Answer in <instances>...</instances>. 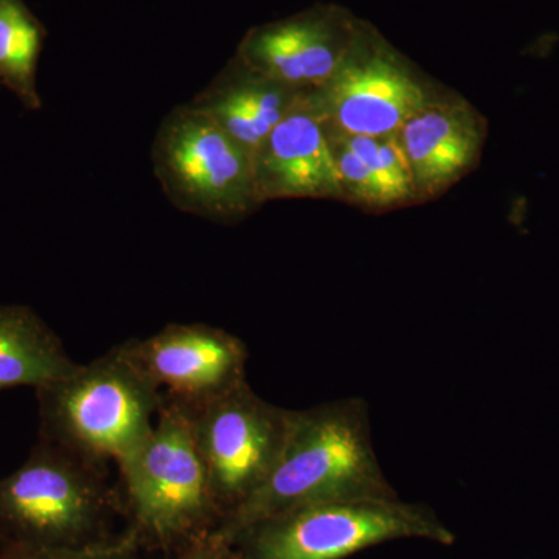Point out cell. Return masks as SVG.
Returning <instances> with one entry per match:
<instances>
[{
	"instance_id": "6da1fadb",
	"label": "cell",
	"mask_w": 559,
	"mask_h": 559,
	"mask_svg": "<svg viewBox=\"0 0 559 559\" xmlns=\"http://www.w3.org/2000/svg\"><path fill=\"white\" fill-rule=\"evenodd\" d=\"M399 499L371 439L369 406L344 399L296 411L270 480L215 530L230 540L257 522L316 503Z\"/></svg>"
},
{
	"instance_id": "7a4b0ae2",
	"label": "cell",
	"mask_w": 559,
	"mask_h": 559,
	"mask_svg": "<svg viewBox=\"0 0 559 559\" xmlns=\"http://www.w3.org/2000/svg\"><path fill=\"white\" fill-rule=\"evenodd\" d=\"M119 488L108 466L38 439L21 468L0 479V551L75 550L116 538Z\"/></svg>"
},
{
	"instance_id": "3957f363",
	"label": "cell",
	"mask_w": 559,
	"mask_h": 559,
	"mask_svg": "<svg viewBox=\"0 0 559 559\" xmlns=\"http://www.w3.org/2000/svg\"><path fill=\"white\" fill-rule=\"evenodd\" d=\"M117 465L123 536L140 550L168 557L218 528L223 511L180 404L162 396L153 432Z\"/></svg>"
},
{
	"instance_id": "277c9868",
	"label": "cell",
	"mask_w": 559,
	"mask_h": 559,
	"mask_svg": "<svg viewBox=\"0 0 559 559\" xmlns=\"http://www.w3.org/2000/svg\"><path fill=\"white\" fill-rule=\"evenodd\" d=\"M35 390L39 439L100 465L119 463L138 450L162 407L160 390L123 344Z\"/></svg>"
},
{
	"instance_id": "5b68a950",
	"label": "cell",
	"mask_w": 559,
	"mask_h": 559,
	"mask_svg": "<svg viewBox=\"0 0 559 559\" xmlns=\"http://www.w3.org/2000/svg\"><path fill=\"white\" fill-rule=\"evenodd\" d=\"M451 546L455 535L421 503L342 500L275 514L234 539L245 559H345L396 539Z\"/></svg>"
},
{
	"instance_id": "8992f818",
	"label": "cell",
	"mask_w": 559,
	"mask_h": 559,
	"mask_svg": "<svg viewBox=\"0 0 559 559\" xmlns=\"http://www.w3.org/2000/svg\"><path fill=\"white\" fill-rule=\"evenodd\" d=\"M151 160L162 191L180 212L231 224L263 204L252 154L189 103L162 120Z\"/></svg>"
},
{
	"instance_id": "52a82bcc",
	"label": "cell",
	"mask_w": 559,
	"mask_h": 559,
	"mask_svg": "<svg viewBox=\"0 0 559 559\" xmlns=\"http://www.w3.org/2000/svg\"><path fill=\"white\" fill-rule=\"evenodd\" d=\"M186 411L224 520L274 474L296 411L267 403L248 381L198 409Z\"/></svg>"
},
{
	"instance_id": "ba28073f",
	"label": "cell",
	"mask_w": 559,
	"mask_h": 559,
	"mask_svg": "<svg viewBox=\"0 0 559 559\" xmlns=\"http://www.w3.org/2000/svg\"><path fill=\"white\" fill-rule=\"evenodd\" d=\"M311 94L330 131L367 138L399 134L432 102L411 66L362 28L336 75Z\"/></svg>"
},
{
	"instance_id": "9c48e42d",
	"label": "cell",
	"mask_w": 559,
	"mask_h": 559,
	"mask_svg": "<svg viewBox=\"0 0 559 559\" xmlns=\"http://www.w3.org/2000/svg\"><path fill=\"white\" fill-rule=\"evenodd\" d=\"M123 347L162 396L186 409H198L248 381L245 342L205 323H170Z\"/></svg>"
},
{
	"instance_id": "30bf717a",
	"label": "cell",
	"mask_w": 559,
	"mask_h": 559,
	"mask_svg": "<svg viewBox=\"0 0 559 559\" xmlns=\"http://www.w3.org/2000/svg\"><path fill=\"white\" fill-rule=\"evenodd\" d=\"M360 24L337 7H316L252 28L237 55L253 72L301 92L322 90L347 60Z\"/></svg>"
},
{
	"instance_id": "8fae6325",
	"label": "cell",
	"mask_w": 559,
	"mask_h": 559,
	"mask_svg": "<svg viewBox=\"0 0 559 559\" xmlns=\"http://www.w3.org/2000/svg\"><path fill=\"white\" fill-rule=\"evenodd\" d=\"M261 202L344 198L325 121L305 92L255 156Z\"/></svg>"
},
{
	"instance_id": "7c38bea8",
	"label": "cell",
	"mask_w": 559,
	"mask_h": 559,
	"mask_svg": "<svg viewBox=\"0 0 559 559\" xmlns=\"http://www.w3.org/2000/svg\"><path fill=\"white\" fill-rule=\"evenodd\" d=\"M396 135L409 160L415 191L430 197L462 178L479 159L485 123L463 103L432 100Z\"/></svg>"
},
{
	"instance_id": "4fadbf2b",
	"label": "cell",
	"mask_w": 559,
	"mask_h": 559,
	"mask_svg": "<svg viewBox=\"0 0 559 559\" xmlns=\"http://www.w3.org/2000/svg\"><path fill=\"white\" fill-rule=\"evenodd\" d=\"M304 94L253 72L235 58L189 105L218 124L255 160L271 132Z\"/></svg>"
},
{
	"instance_id": "5bb4252c",
	"label": "cell",
	"mask_w": 559,
	"mask_h": 559,
	"mask_svg": "<svg viewBox=\"0 0 559 559\" xmlns=\"http://www.w3.org/2000/svg\"><path fill=\"white\" fill-rule=\"evenodd\" d=\"M76 366L58 334L32 308L0 305V390L38 389Z\"/></svg>"
},
{
	"instance_id": "9a60e30c",
	"label": "cell",
	"mask_w": 559,
	"mask_h": 559,
	"mask_svg": "<svg viewBox=\"0 0 559 559\" xmlns=\"http://www.w3.org/2000/svg\"><path fill=\"white\" fill-rule=\"evenodd\" d=\"M44 31L22 0H0V83L24 108L40 109L36 72Z\"/></svg>"
},
{
	"instance_id": "2e32d148",
	"label": "cell",
	"mask_w": 559,
	"mask_h": 559,
	"mask_svg": "<svg viewBox=\"0 0 559 559\" xmlns=\"http://www.w3.org/2000/svg\"><path fill=\"white\" fill-rule=\"evenodd\" d=\"M329 130V128H326ZM330 134L352 150L360 157L380 178L392 197L393 204L417 197L414 176H412L409 160L399 135H384V138H367V135H347L330 131Z\"/></svg>"
},
{
	"instance_id": "e0dca14e",
	"label": "cell",
	"mask_w": 559,
	"mask_h": 559,
	"mask_svg": "<svg viewBox=\"0 0 559 559\" xmlns=\"http://www.w3.org/2000/svg\"><path fill=\"white\" fill-rule=\"evenodd\" d=\"M329 138L334 160H336L337 173H340L344 197L348 194V198L370 205V207L393 205L388 189L369 165L356 156L352 150H348L336 135L329 132Z\"/></svg>"
},
{
	"instance_id": "ac0fdd59",
	"label": "cell",
	"mask_w": 559,
	"mask_h": 559,
	"mask_svg": "<svg viewBox=\"0 0 559 559\" xmlns=\"http://www.w3.org/2000/svg\"><path fill=\"white\" fill-rule=\"evenodd\" d=\"M20 557L27 559H145L142 550L123 536V533L108 543L84 547V549L38 551V554L20 555Z\"/></svg>"
},
{
	"instance_id": "d6986e66",
	"label": "cell",
	"mask_w": 559,
	"mask_h": 559,
	"mask_svg": "<svg viewBox=\"0 0 559 559\" xmlns=\"http://www.w3.org/2000/svg\"><path fill=\"white\" fill-rule=\"evenodd\" d=\"M165 559H245V557L234 543L212 532L207 536L187 544L186 547L168 555Z\"/></svg>"
},
{
	"instance_id": "ffe728a7",
	"label": "cell",
	"mask_w": 559,
	"mask_h": 559,
	"mask_svg": "<svg viewBox=\"0 0 559 559\" xmlns=\"http://www.w3.org/2000/svg\"><path fill=\"white\" fill-rule=\"evenodd\" d=\"M0 559H27L24 557H20L16 554H9V551H0Z\"/></svg>"
}]
</instances>
